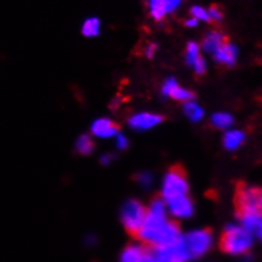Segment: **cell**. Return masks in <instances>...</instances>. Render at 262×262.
I'll use <instances>...</instances> for the list:
<instances>
[{
    "instance_id": "cell-7",
    "label": "cell",
    "mask_w": 262,
    "mask_h": 262,
    "mask_svg": "<svg viewBox=\"0 0 262 262\" xmlns=\"http://www.w3.org/2000/svg\"><path fill=\"white\" fill-rule=\"evenodd\" d=\"M165 203H166L167 212L173 218H189L194 214V203L189 195L173 198Z\"/></svg>"
},
{
    "instance_id": "cell-12",
    "label": "cell",
    "mask_w": 262,
    "mask_h": 262,
    "mask_svg": "<svg viewBox=\"0 0 262 262\" xmlns=\"http://www.w3.org/2000/svg\"><path fill=\"white\" fill-rule=\"evenodd\" d=\"M226 42H228L227 37L224 36L223 32L214 29V31H210L209 33L205 34V37L203 38L202 47L205 52L208 53H214L222 45H224Z\"/></svg>"
},
{
    "instance_id": "cell-25",
    "label": "cell",
    "mask_w": 262,
    "mask_h": 262,
    "mask_svg": "<svg viewBox=\"0 0 262 262\" xmlns=\"http://www.w3.org/2000/svg\"><path fill=\"white\" fill-rule=\"evenodd\" d=\"M156 50H157L156 45L151 43V45H148V46L146 47V51H144V53H146L147 57H152V56L155 55V52H156Z\"/></svg>"
},
{
    "instance_id": "cell-16",
    "label": "cell",
    "mask_w": 262,
    "mask_h": 262,
    "mask_svg": "<svg viewBox=\"0 0 262 262\" xmlns=\"http://www.w3.org/2000/svg\"><path fill=\"white\" fill-rule=\"evenodd\" d=\"M76 151L77 154L84 155V156L92 154L94 151V141L92 140V137L88 135L80 136L79 140L76 141Z\"/></svg>"
},
{
    "instance_id": "cell-22",
    "label": "cell",
    "mask_w": 262,
    "mask_h": 262,
    "mask_svg": "<svg viewBox=\"0 0 262 262\" xmlns=\"http://www.w3.org/2000/svg\"><path fill=\"white\" fill-rule=\"evenodd\" d=\"M191 68H192V70H194L195 74L199 75V76H202V75L205 74V71H207V63H205L203 56L195 61V63L191 66Z\"/></svg>"
},
{
    "instance_id": "cell-28",
    "label": "cell",
    "mask_w": 262,
    "mask_h": 262,
    "mask_svg": "<svg viewBox=\"0 0 262 262\" xmlns=\"http://www.w3.org/2000/svg\"><path fill=\"white\" fill-rule=\"evenodd\" d=\"M258 212L262 215V190L260 191V198H258Z\"/></svg>"
},
{
    "instance_id": "cell-26",
    "label": "cell",
    "mask_w": 262,
    "mask_h": 262,
    "mask_svg": "<svg viewBox=\"0 0 262 262\" xmlns=\"http://www.w3.org/2000/svg\"><path fill=\"white\" fill-rule=\"evenodd\" d=\"M114 160V155L113 154H106L101 156V164L103 165H109L112 161Z\"/></svg>"
},
{
    "instance_id": "cell-20",
    "label": "cell",
    "mask_w": 262,
    "mask_h": 262,
    "mask_svg": "<svg viewBox=\"0 0 262 262\" xmlns=\"http://www.w3.org/2000/svg\"><path fill=\"white\" fill-rule=\"evenodd\" d=\"M208 14H209L210 22H221L224 18V10L221 5L212 4L208 10Z\"/></svg>"
},
{
    "instance_id": "cell-24",
    "label": "cell",
    "mask_w": 262,
    "mask_h": 262,
    "mask_svg": "<svg viewBox=\"0 0 262 262\" xmlns=\"http://www.w3.org/2000/svg\"><path fill=\"white\" fill-rule=\"evenodd\" d=\"M116 146L118 149H125L128 147V140L119 132L116 135Z\"/></svg>"
},
{
    "instance_id": "cell-29",
    "label": "cell",
    "mask_w": 262,
    "mask_h": 262,
    "mask_svg": "<svg viewBox=\"0 0 262 262\" xmlns=\"http://www.w3.org/2000/svg\"><path fill=\"white\" fill-rule=\"evenodd\" d=\"M257 237L262 241V228L260 229V232H258V233H257Z\"/></svg>"
},
{
    "instance_id": "cell-19",
    "label": "cell",
    "mask_w": 262,
    "mask_h": 262,
    "mask_svg": "<svg viewBox=\"0 0 262 262\" xmlns=\"http://www.w3.org/2000/svg\"><path fill=\"white\" fill-rule=\"evenodd\" d=\"M199 57H202L199 46H198L195 42H190V43H188V46H186V52H185V60L186 62H188V65L189 66L194 65L195 61H196Z\"/></svg>"
},
{
    "instance_id": "cell-9",
    "label": "cell",
    "mask_w": 262,
    "mask_h": 262,
    "mask_svg": "<svg viewBox=\"0 0 262 262\" xmlns=\"http://www.w3.org/2000/svg\"><path fill=\"white\" fill-rule=\"evenodd\" d=\"M162 122H164V117L160 116V114L147 113V112L135 114V116H132L128 119L129 127L136 130L151 129V128L156 127V125H159Z\"/></svg>"
},
{
    "instance_id": "cell-11",
    "label": "cell",
    "mask_w": 262,
    "mask_h": 262,
    "mask_svg": "<svg viewBox=\"0 0 262 262\" xmlns=\"http://www.w3.org/2000/svg\"><path fill=\"white\" fill-rule=\"evenodd\" d=\"M119 132V127L117 123H114L113 120L106 119V118H100L96 119L92 125V133L95 137L100 138H109L116 136Z\"/></svg>"
},
{
    "instance_id": "cell-21",
    "label": "cell",
    "mask_w": 262,
    "mask_h": 262,
    "mask_svg": "<svg viewBox=\"0 0 262 262\" xmlns=\"http://www.w3.org/2000/svg\"><path fill=\"white\" fill-rule=\"evenodd\" d=\"M190 15L196 20H204V22H210L209 14L207 10L202 7H192L190 9Z\"/></svg>"
},
{
    "instance_id": "cell-6",
    "label": "cell",
    "mask_w": 262,
    "mask_h": 262,
    "mask_svg": "<svg viewBox=\"0 0 262 262\" xmlns=\"http://www.w3.org/2000/svg\"><path fill=\"white\" fill-rule=\"evenodd\" d=\"M258 189L252 186H241L237 190L236 207L237 214H251L258 212V198H260Z\"/></svg>"
},
{
    "instance_id": "cell-4",
    "label": "cell",
    "mask_w": 262,
    "mask_h": 262,
    "mask_svg": "<svg viewBox=\"0 0 262 262\" xmlns=\"http://www.w3.org/2000/svg\"><path fill=\"white\" fill-rule=\"evenodd\" d=\"M146 213L147 208L138 200L130 199L125 202V204L123 205L120 218H122L125 231L130 236H137L141 227H142L144 218H146Z\"/></svg>"
},
{
    "instance_id": "cell-13",
    "label": "cell",
    "mask_w": 262,
    "mask_h": 262,
    "mask_svg": "<svg viewBox=\"0 0 262 262\" xmlns=\"http://www.w3.org/2000/svg\"><path fill=\"white\" fill-rule=\"evenodd\" d=\"M238 218L242 228H245L252 236H257V233L262 228V215L260 214V212L251 213V214H243L239 215Z\"/></svg>"
},
{
    "instance_id": "cell-17",
    "label": "cell",
    "mask_w": 262,
    "mask_h": 262,
    "mask_svg": "<svg viewBox=\"0 0 262 262\" xmlns=\"http://www.w3.org/2000/svg\"><path fill=\"white\" fill-rule=\"evenodd\" d=\"M184 113L191 122H199L204 117L203 109L198 104H195L194 101H189V103L184 104Z\"/></svg>"
},
{
    "instance_id": "cell-5",
    "label": "cell",
    "mask_w": 262,
    "mask_h": 262,
    "mask_svg": "<svg viewBox=\"0 0 262 262\" xmlns=\"http://www.w3.org/2000/svg\"><path fill=\"white\" fill-rule=\"evenodd\" d=\"M183 241L190 258L200 257L212 247L213 234L208 228L199 229V231L189 232L186 236H183Z\"/></svg>"
},
{
    "instance_id": "cell-1",
    "label": "cell",
    "mask_w": 262,
    "mask_h": 262,
    "mask_svg": "<svg viewBox=\"0 0 262 262\" xmlns=\"http://www.w3.org/2000/svg\"><path fill=\"white\" fill-rule=\"evenodd\" d=\"M179 224L167 219L166 203L162 198H155L147 207L144 222L136 238L151 250L165 248L181 239Z\"/></svg>"
},
{
    "instance_id": "cell-27",
    "label": "cell",
    "mask_w": 262,
    "mask_h": 262,
    "mask_svg": "<svg viewBox=\"0 0 262 262\" xmlns=\"http://www.w3.org/2000/svg\"><path fill=\"white\" fill-rule=\"evenodd\" d=\"M198 22H199V20H196L195 18L191 17L190 19L185 20V26L186 27H195V26H198Z\"/></svg>"
},
{
    "instance_id": "cell-8",
    "label": "cell",
    "mask_w": 262,
    "mask_h": 262,
    "mask_svg": "<svg viewBox=\"0 0 262 262\" xmlns=\"http://www.w3.org/2000/svg\"><path fill=\"white\" fill-rule=\"evenodd\" d=\"M162 94L170 96L173 100L180 101V103L184 104L192 101L195 98V94L191 90L181 88L173 77H168L167 80H165L164 85H162Z\"/></svg>"
},
{
    "instance_id": "cell-3",
    "label": "cell",
    "mask_w": 262,
    "mask_h": 262,
    "mask_svg": "<svg viewBox=\"0 0 262 262\" xmlns=\"http://www.w3.org/2000/svg\"><path fill=\"white\" fill-rule=\"evenodd\" d=\"M188 192L189 184L185 170L180 165L170 167L162 183V199L167 202L173 198L188 195Z\"/></svg>"
},
{
    "instance_id": "cell-10",
    "label": "cell",
    "mask_w": 262,
    "mask_h": 262,
    "mask_svg": "<svg viewBox=\"0 0 262 262\" xmlns=\"http://www.w3.org/2000/svg\"><path fill=\"white\" fill-rule=\"evenodd\" d=\"M214 56V60L218 63L224 66H233L236 63L237 57H238V51H237V47L234 45L229 43V42H226L224 45H222L218 50L213 53Z\"/></svg>"
},
{
    "instance_id": "cell-23",
    "label": "cell",
    "mask_w": 262,
    "mask_h": 262,
    "mask_svg": "<svg viewBox=\"0 0 262 262\" xmlns=\"http://www.w3.org/2000/svg\"><path fill=\"white\" fill-rule=\"evenodd\" d=\"M136 178H137V181L142 186H149V185H151V183H152V175H151V173L141 172V173H138Z\"/></svg>"
},
{
    "instance_id": "cell-18",
    "label": "cell",
    "mask_w": 262,
    "mask_h": 262,
    "mask_svg": "<svg viewBox=\"0 0 262 262\" xmlns=\"http://www.w3.org/2000/svg\"><path fill=\"white\" fill-rule=\"evenodd\" d=\"M99 31H100V22L98 18H89L82 24L81 32L84 36L95 37L99 34Z\"/></svg>"
},
{
    "instance_id": "cell-15",
    "label": "cell",
    "mask_w": 262,
    "mask_h": 262,
    "mask_svg": "<svg viewBox=\"0 0 262 262\" xmlns=\"http://www.w3.org/2000/svg\"><path fill=\"white\" fill-rule=\"evenodd\" d=\"M233 122V117L229 113H224V112L213 114L212 119H210L213 127L218 128V129H228L229 127H232Z\"/></svg>"
},
{
    "instance_id": "cell-14",
    "label": "cell",
    "mask_w": 262,
    "mask_h": 262,
    "mask_svg": "<svg viewBox=\"0 0 262 262\" xmlns=\"http://www.w3.org/2000/svg\"><path fill=\"white\" fill-rule=\"evenodd\" d=\"M246 140V135L242 130L238 129H231L226 132L223 137V146L224 148L228 151H236L242 146Z\"/></svg>"
},
{
    "instance_id": "cell-2",
    "label": "cell",
    "mask_w": 262,
    "mask_h": 262,
    "mask_svg": "<svg viewBox=\"0 0 262 262\" xmlns=\"http://www.w3.org/2000/svg\"><path fill=\"white\" fill-rule=\"evenodd\" d=\"M253 245V236L237 224H229L222 234L219 246L229 255H247Z\"/></svg>"
}]
</instances>
